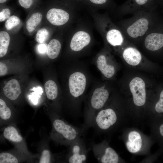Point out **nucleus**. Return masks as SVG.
Here are the masks:
<instances>
[{"instance_id":"nucleus-1","label":"nucleus","mask_w":163,"mask_h":163,"mask_svg":"<svg viewBox=\"0 0 163 163\" xmlns=\"http://www.w3.org/2000/svg\"><path fill=\"white\" fill-rule=\"evenodd\" d=\"M126 116L113 107L104 106L94 115L91 127L100 133H110L120 128Z\"/></svg>"},{"instance_id":"nucleus-2","label":"nucleus","mask_w":163,"mask_h":163,"mask_svg":"<svg viewBox=\"0 0 163 163\" xmlns=\"http://www.w3.org/2000/svg\"><path fill=\"white\" fill-rule=\"evenodd\" d=\"M153 9L136 12V14L125 24V35L128 38H143L157 21Z\"/></svg>"},{"instance_id":"nucleus-3","label":"nucleus","mask_w":163,"mask_h":163,"mask_svg":"<svg viewBox=\"0 0 163 163\" xmlns=\"http://www.w3.org/2000/svg\"><path fill=\"white\" fill-rule=\"evenodd\" d=\"M122 136L127 150L133 154L146 153L155 142L151 138L149 139L140 131L134 128L124 130Z\"/></svg>"},{"instance_id":"nucleus-4","label":"nucleus","mask_w":163,"mask_h":163,"mask_svg":"<svg viewBox=\"0 0 163 163\" xmlns=\"http://www.w3.org/2000/svg\"><path fill=\"white\" fill-rule=\"evenodd\" d=\"M54 130L60 139L69 145L78 138L84 135L86 131L82 126L78 127L65 122L59 118L54 120L53 122Z\"/></svg>"},{"instance_id":"nucleus-5","label":"nucleus","mask_w":163,"mask_h":163,"mask_svg":"<svg viewBox=\"0 0 163 163\" xmlns=\"http://www.w3.org/2000/svg\"><path fill=\"white\" fill-rule=\"evenodd\" d=\"M91 148L94 155L99 163H118L123 161L106 139L99 143H93Z\"/></svg>"},{"instance_id":"nucleus-6","label":"nucleus","mask_w":163,"mask_h":163,"mask_svg":"<svg viewBox=\"0 0 163 163\" xmlns=\"http://www.w3.org/2000/svg\"><path fill=\"white\" fill-rule=\"evenodd\" d=\"M86 77L82 73L75 72L69 76V92L74 100V115L78 116V113L77 110L76 105L79 101L80 98L82 97L86 86Z\"/></svg>"},{"instance_id":"nucleus-7","label":"nucleus","mask_w":163,"mask_h":163,"mask_svg":"<svg viewBox=\"0 0 163 163\" xmlns=\"http://www.w3.org/2000/svg\"><path fill=\"white\" fill-rule=\"evenodd\" d=\"M143 38L145 46L148 50L155 51L162 49L163 48V23L157 21Z\"/></svg>"},{"instance_id":"nucleus-8","label":"nucleus","mask_w":163,"mask_h":163,"mask_svg":"<svg viewBox=\"0 0 163 163\" xmlns=\"http://www.w3.org/2000/svg\"><path fill=\"white\" fill-rule=\"evenodd\" d=\"M68 161L69 163H84L87 161L88 149L84 139L80 137L70 145Z\"/></svg>"},{"instance_id":"nucleus-9","label":"nucleus","mask_w":163,"mask_h":163,"mask_svg":"<svg viewBox=\"0 0 163 163\" xmlns=\"http://www.w3.org/2000/svg\"><path fill=\"white\" fill-rule=\"evenodd\" d=\"M129 86L135 105L138 107L144 105L146 99L144 81L139 77H135L130 82Z\"/></svg>"},{"instance_id":"nucleus-10","label":"nucleus","mask_w":163,"mask_h":163,"mask_svg":"<svg viewBox=\"0 0 163 163\" xmlns=\"http://www.w3.org/2000/svg\"><path fill=\"white\" fill-rule=\"evenodd\" d=\"M154 0H127L122 6L125 13H136L152 9Z\"/></svg>"},{"instance_id":"nucleus-11","label":"nucleus","mask_w":163,"mask_h":163,"mask_svg":"<svg viewBox=\"0 0 163 163\" xmlns=\"http://www.w3.org/2000/svg\"><path fill=\"white\" fill-rule=\"evenodd\" d=\"M46 17L48 21L54 25L60 26L66 23L69 18L68 13L62 9L53 8L49 10Z\"/></svg>"},{"instance_id":"nucleus-12","label":"nucleus","mask_w":163,"mask_h":163,"mask_svg":"<svg viewBox=\"0 0 163 163\" xmlns=\"http://www.w3.org/2000/svg\"><path fill=\"white\" fill-rule=\"evenodd\" d=\"M152 118L151 138L163 150V115Z\"/></svg>"},{"instance_id":"nucleus-13","label":"nucleus","mask_w":163,"mask_h":163,"mask_svg":"<svg viewBox=\"0 0 163 163\" xmlns=\"http://www.w3.org/2000/svg\"><path fill=\"white\" fill-rule=\"evenodd\" d=\"M91 40L89 35L83 31H79L75 34L72 39L70 47L76 51H79L89 44Z\"/></svg>"},{"instance_id":"nucleus-14","label":"nucleus","mask_w":163,"mask_h":163,"mask_svg":"<svg viewBox=\"0 0 163 163\" xmlns=\"http://www.w3.org/2000/svg\"><path fill=\"white\" fill-rule=\"evenodd\" d=\"M3 91L5 96L12 101L17 99L21 93L20 84L15 79L10 80L7 82Z\"/></svg>"},{"instance_id":"nucleus-15","label":"nucleus","mask_w":163,"mask_h":163,"mask_svg":"<svg viewBox=\"0 0 163 163\" xmlns=\"http://www.w3.org/2000/svg\"><path fill=\"white\" fill-rule=\"evenodd\" d=\"M123 56L128 64L133 66L138 65L142 58L140 53L135 48L131 47H127L124 50Z\"/></svg>"},{"instance_id":"nucleus-16","label":"nucleus","mask_w":163,"mask_h":163,"mask_svg":"<svg viewBox=\"0 0 163 163\" xmlns=\"http://www.w3.org/2000/svg\"><path fill=\"white\" fill-rule=\"evenodd\" d=\"M97 68L106 77L110 78L115 73L114 67L107 64L105 57L103 55L100 56L97 60Z\"/></svg>"},{"instance_id":"nucleus-17","label":"nucleus","mask_w":163,"mask_h":163,"mask_svg":"<svg viewBox=\"0 0 163 163\" xmlns=\"http://www.w3.org/2000/svg\"><path fill=\"white\" fill-rule=\"evenodd\" d=\"M108 42L113 46H120L124 41V38L121 32L117 29L109 30L106 34Z\"/></svg>"},{"instance_id":"nucleus-18","label":"nucleus","mask_w":163,"mask_h":163,"mask_svg":"<svg viewBox=\"0 0 163 163\" xmlns=\"http://www.w3.org/2000/svg\"><path fill=\"white\" fill-rule=\"evenodd\" d=\"M61 49V44L58 40L53 39L48 44L47 47V53L50 59H54L58 56Z\"/></svg>"},{"instance_id":"nucleus-19","label":"nucleus","mask_w":163,"mask_h":163,"mask_svg":"<svg viewBox=\"0 0 163 163\" xmlns=\"http://www.w3.org/2000/svg\"><path fill=\"white\" fill-rule=\"evenodd\" d=\"M42 18V15L40 12L33 14L26 22V27L27 31L30 33L34 32L40 24Z\"/></svg>"},{"instance_id":"nucleus-20","label":"nucleus","mask_w":163,"mask_h":163,"mask_svg":"<svg viewBox=\"0 0 163 163\" xmlns=\"http://www.w3.org/2000/svg\"><path fill=\"white\" fill-rule=\"evenodd\" d=\"M3 136L6 139L14 142H20L23 139L16 129L12 126H8L5 129Z\"/></svg>"},{"instance_id":"nucleus-21","label":"nucleus","mask_w":163,"mask_h":163,"mask_svg":"<svg viewBox=\"0 0 163 163\" xmlns=\"http://www.w3.org/2000/svg\"><path fill=\"white\" fill-rule=\"evenodd\" d=\"M44 88L47 97L49 99L54 100L56 98L58 95V88L54 81H47L44 85Z\"/></svg>"},{"instance_id":"nucleus-22","label":"nucleus","mask_w":163,"mask_h":163,"mask_svg":"<svg viewBox=\"0 0 163 163\" xmlns=\"http://www.w3.org/2000/svg\"><path fill=\"white\" fill-rule=\"evenodd\" d=\"M10 41L8 34L5 31L0 32V57H2L6 54Z\"/></svg>"},{"instance_id":"nucleus-23","label":"nucleus","mask_w":163,"mask_h":163,"mask_svg":"<svg viewBox=\"0 0 163 163\" xmlns=\"http://www.w3.org/2000/svg\"><path fill=\"white\" fill-rule=\"evenodd\" d=\"M152 118L163 115V89L161 91L158 99L155 103Z\"/></svg>"},{"instance_id":"nucleus-24","label":"nucleus","mask_w":163,"mask_h":163,"mask_svg":"<svg viewBox=\"0 0 163 163\" xmlns=\"http://www.w3.org/2000/svg\"><path fill=\"white\" fill-rule=\"evenodd\" d=\"M11 112L10 108L7 107L5 101L0 99V117L2 119L7 120L11 117Z\"/></svg>"},{"instance_id":"nucleus-25","label":"nucleus","mask_w":163,"mask_h":163,"mask_svg":"<svg viewBox=\"0 0 163 163\" xmlns=\"http://www.w3.org/2000/svg\"><path fill=\"white\" fill-rule=\"evenodd\" d=\"M21 22L20 18L15 15L10 16L5 22V26L7 30H10L18 25Z\"/></svg>"},{"instance_id":"nucleus-26","label":"nucleus","mask_w":163,"mask_h":163,"mask_svg":"<svg viewBox=\"0 0 163 163\" xmlns=\"http://www.w3.org/2000/svg\"><path fill=\"white\" fill-rule=\"evenodd\" d=\"M18 161L14 155L7 152H2L0 154V163H17Z\"/></svg>"},{"instance_id":"nucleus-27","label":"nucleus","mask_w":163,"mask_h":163,"mask_svg":"<svg viewBox=\"0 0 163 163\" xmlns=\"http://www.w3.org/2000/svg\"><path fill=\"white\" fill-rule=\"evenodd\" d=\"M49 35L48 30L45 28L38 30L36 35L35 40L39 43H42L47 38Z\"/></svg>"},{"instance_id":"nucleus-28","label":"nucleus","mask_w":163,"mask_h":163,"mask_svg":"<svg viewBox=\"0 0 163 163\" xmlns=\"http://www.w3.org/2000/svg\"><path fill=\"white\" fill-rule=\"evenodd\" d=\"M50 155L49 151L45 150L42 152L39 161L40 163H49L50 161Z\"/></svg>"},{"instance_id":"nucleus-29","label":"nucleus","mask_w":163,"mask_h":163,"mask_svg":"<svg viewBox=\"0 0 163 163\" xmlns=\"http://www.w3.org/2000/svg\"><path fill=\"white\" fill-rule=\"evenodd\" d=\"M11 11L8 8L3 9L0 12V21L3 22L8 19L10 17Z\"/></svg>"},{"instance_id":"nucleus-30","label":"nucleus","mask_w":163,"mask_h":163,"mask_svg":"<svg viewBox=\"0 0 163 163\" xmlns=\"http://www.w3.org/2000/svg\"><path fill=\"white\" fill-rule=\"evenodd\" d=\"M18 1L20 5L26 9L30 8L33 3V0H18Z\"/></svg>"},{"instance_id":"nucleus-31","label":"nucleus","mask_w":163,"mask_h":163,"mask_svg":"<svg viewBox=\"0 0 163 163\" xmlns=\"http://www.w3.org/2000/svg\"><path fill=\"white\" fill-rule=\"evenodd\" d=\"M7 68L6 65L2 62H0V75L2 76L6 74Z\"/></svg>"},{"instance_id":"nucleus-32","label":"nucleus","mask_w":163,"mask_h":163,"mask_svg":"<svg viewBox=\"0 0 163 163\" xmlns=\"http://www.w3.org/2000/svg\"><path fill=\"white\" fill-rule=\"evenodd\" d=\"M38 50L41 53H43L45 52L46 49V45L44 44L39 45L38 48Z\"/></svg>"},{"instance_id":"nucleus-33","label":"nucleus","mask_w":163,"mask_h":163,"mask_svg":"<svg viewBox=\"0 0 163 163\" xmlns=\"http://www.w3.org/2000/svg\"><path fill=\"white\" fill-rule=\"evenodd\" d=\"M91 2L97 4H103L105 3L107 0H90Z\"/></svg>"},{"instance_id":"nucleus-34","label":"nucleus","mask_w":163,"mask_h":163,"mask_svg":"<svg viewBox=\"0 0 163 163\" xmlns=\"http://www.w3.org/2000/svg\"><path fill=\"white\" fill-rule=\"evenodd\" d=\"M7 0H0V3H3L6 2Z\"/></svg>"}]
</instances>
